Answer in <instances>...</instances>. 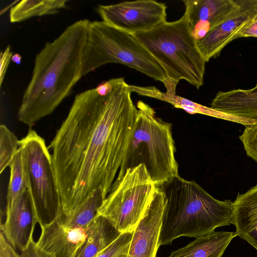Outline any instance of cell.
<instances>
[{"label": "cell", "instance_id": "8", "mask_svg": "<svg viewBox=\"0 0 257 257\" xmlns=\"http://www.w3.org/2000/svg\"><path fill=\"white\" fill-rule=\"evenodd\" d=\"M157 188L144 164L128 168L114 180L97 214L107 218L121 233L133 231Z\"/></svg>", "mask_w": 257, "mask_h": 257}, {"label": "cell", "instance_id": "23", "mask_svg": "<svg viewBox=\"0 0 257 257\" xmlns=\"http://www.w3.org/2000/svg\"><path fill=\"white\" fill-rule=\"evenodd\" d=\"M19 141L5 125L0 126V173L9 166L19 149Z\"/></svg>", "mask_w": 257, "mask_h": 257}, {"label": "cell", "instance_id": "27", "mask_svg": "<svg viewBox=\"0 0 257 257\" xmlns=\"http://www.w3.org/2000/svg\"><path fill=\"white\" fill-rule=\"evenodd\" d=\"M0 257H20V254L8 242L1 231L0 233Z\"/></svg>", "mask_w": 257, "mask_h": 257}, {"label": "cell", "instance_id": "17", "mask_svg": "<svg viewBox=\"0 0 257 257\" xmlns=\"http://www.w3.org/2000/svg\"><path fill=\"white\" fill-rule=\"evenodd\" d=\"M210 107L235 116L257 119V85L249 89L219 91Z\"/></svg>", "mask_w": 257, "mask_h": 257}, {"label": "cell", "instance_id": "20", "mask_svg": "<svg viewBox=\"0 0 257 257\" xmlns=\"http://www.w3.org/2000/svg\"><path fill=\"white\" fill-rule=\"evenodd\" d=\"M66 0H23L10 12L11 23H18L32 18L54 15L67 7Z\"/></svg>", "mask_w": 257, "mask_h": 257}, {"label": "cell", "instance_id": "16", "mask_svg": "<svg viewBox=\"0 0 257 257\" xmlns=\"http://www.w3.org/2000/svg\"><path fill=\"white\" fill-rule=\"evenodd\" d=\"M232 224L236 235L257 251V184L237 196L233 203Z\"/></svg>", "mask_w": 257, "mask_h": 257}, {"label": "cell", "instance_id": "11", "mask_svg": "<svg viewBox=\"0 0 257 257\" xmlns=\"http://www.w3.org/2000/svg\"><path fill=\"white\" fill-rule=\"evenodd\" d=\"M166 202L164 191L157 187L152 202L133 231L126 257H156Z\"/></svg>", "mask_w": 257, "mask_h": 257}, {"label": "cell", "instance_id": "28", "mask_svg": "<svg viewBox=\"0 0 257 257\" xmlns=\"http://www.w3.org/2000/svg\"><path fill=\"white\" fill-rule=\"evenodd\" d=\"M241 37L257 38V18L246 26L236 36V39Z\"/></svg>", "mask_w": 257, "mask_h": 257}, {"label": "cell", "instance_id": "10", "mask_svg": "<svg viewBox=\"0 0 257 257\" xmlns=\"http://www.w3.org/2000/svg\"><path fill=\"white\" fill-rule=\"evenodd\" d=\"M256 18L257 0H241L238 7L202 39L196 41L206 62L217 57L223 48L236 39L237 35Z\"/></svg>", "mask_w": 257, "mask_h": 257}, {"label": "cell", "instance_id": "18", "mask_svg": "<svg viewBox=\"0 0 257 257\" xmlns=\"http://www.w3.org/2000/svg\"><path fill=\"white\" fill-rule=\"evenodd\" d=\"M235 232L214 231L202 235L171 253L168 257H222Z\"/></svg>", "mask_w": 257, "mask_h": 257}, {"label": "cell", "instance_id": "30", "mask_svg": "<svg viewBox=\"0 0 257 257\" xmlns=\"http://www.w3.org/2000/svg\"><path fill=\"white\" fill-rule=\"evenodd\" d=\"M22 57L19 54H15L13 55L12 61L16 64H20L21 63Z\"/></svg>", "mask_w": 257, "mask_h": 257}, {"label": "cell", "instance_id": "14", "mask_svg": "<svg viewBox=\"0 0 257 257\" xmlns=\"http://www.w3.org/2000/svg\"><path fill=\"white\" fill-rule=\"evenodd\" d=\"M87 228H70L63 226L58 219L41 227L35 243L39 257H75L84 241Z\"/></svg>", "mask_w": 257, "mask_h": 257}, {"label": "cell", "instance_id": "9", "mask_svg": "<svg viewBox=\"0 0 257 257\" xmlns=\"http://www.w3.org/2000/svg\"><path fill=\"white\" fill-rule=\"evenodd\" d=\"M167 8L165 3L138 0L99 5L96 11L103 21L133 35L151 30L166 22Z\"/></svg>", "mask_w": 257, "mask_h": 257}, {"label": "cell", "instance_id": "15", "mask_svg": "<svg viewBox=\"0 0 257 257\" xmlns=\"http://www.w3.org/2000/svg\"><path fill=\"white\" fill-rule=\"evenodd\" d=\"M178 81L168 77L162 82L166 89L162 92L155 86H140L129 85L132 92H135L142 96L155 98L170 103L176 108H181L191 114H201L218 118L241 123L246 122L243 117L235 116L202 105L176 94V88Z\"/></svg>", "mask_w": 257, "mask_h": 257}, {"label": "cell", "instance_id": "21", "mask_svg": "<svg viewBox=\"0 0 257 257\" xmlns=\"http://www.w3.org/2000/svg\"><path fill=\"white\" fill-rule=\"evenodd\" d=\"M105 198L101 189H97L89 194L70 216L62 215L57 219L67 228H87L96 215Z\"/></svg>", "mask_w": 257, "mask_h": 257}, {"label": "cell", "instance_id": "5", "mask_svg": "<svg viewBox=\"0 0 257 257\" xmlns=\"http://www.w3.org/2000/svg\"><path fill=\"white\" fill-rule=\"evenodd\" d=\"M163 68L167 77L185 80L199 89L204 83L205 60L185 16L133 35Z\"/></svg>", "mask_w": 257, "mask_h": 257}, {"label": "cell", "instance_id": "6", "mask_svg": "<svg viewBox=\"0 0 257 257\" xmlns=\"http://www.w3.org/2000/svg\"><path fill=\"white\" fill-rule=\"evenodd\" d=\"M109 63H119L162 82L166 73L145 47L130 34L105 22H90L82 58V76Z\"/></svg>", "mask_w": 257, "mask_h": 257}, {"label": "cell", "instance_id": "19", "mask_svg": "<svg viewBox=\"0 0 257 257\" xmlns=\"http://www.w3.org/2000/svg\"><path fill=\"white\" fill-rule=\"evenodd\" d=\"M121 234L107 218L97 213L89 225L86 238L75 257H93L111 244Z\"/></svg>", "mask_w": 257, "mask_h": 257}, {"label": "cell", "instance_id": "29", "mask_svg": "<svg viewBox=\"0 0 257 257\" xmlns=\"http://www.w3.org/2000/svg\"><path fill=\"white\" fill-rule=\"evenodd\" d=\"M35 243L33 240L25 250L21 251L20 257H39L36 250Z\"/></svg>", "mask_w": 257, "mask_h": 257}, {"label": "cell", "instance_id": "3", "mask_svg": "<svg viewBox=\"0 0 257 257\" xmlns=\"http://www.w3.org/2000/svg\"><path fill=\"white\" fill-rule=\"evenodd\" d=\"M160 187L166 202L159 246L181 236L197 238L232 223L233 202L215 199L194 181L178 176Z\"/></svg>", "mask_w": 257, "mask_h": 257}, {"label": "cell", "instance_id": "1", "mask_svg": "<svg viewBox=\"0 0 257 257\" xmlns=\"http://www.w3.org/2000/svg\"><path fill=\"white\" fill-rule=\"evenodd\" d=\"M124 78L77 94L51 142L63 215L92 192L106 197L123 161L138 114Z\"/></svg>", "mask_w": 257, "mask_h": 257}, {"label": "cell", "instance_id": "7", "mask_svg": "<svg viewBox=\"0 0 257 257\" xmlns=\"http://www.w3.org/2000/svg\"><path fill=\"white\" fill-rule=\"evenodd\" d=\"M27 190L41 227L63 214L51 155L45 140L33 130L19 141Z\"/></svg>", "mask_w": 257, "mask_h": 257}, {"label": "cell", "instance_id": "24", "mask_svg": "<svg viewBox=\"0 0 257 257\" xmlns=\"http://www.w3.org/2000/svg\"><path fill=\"white\" fill-rule=\"evenodd\" d=\"M133 234V231L121 233L111 244L93 257H118L127 252Z\"/></svg>", "mask_w": 257, "mask_h": 257}, {"label": "cell", "instance_id": "31", "mask_svg": "<svg viewBox=\"0 0 257 257\" xmlns=\"http://www.w3.org/2000/svg\"><path fill=\"white\" fill-rule=\"evenodd\" d=\"M127 252L123 253L121 254V255H120L119 256H118V257H126Z\"/></svg>", "mask_w": 257, "mask_h": 257}, {"label": "cell", "instance_id": "4", "mask_svg": "<svg viewBox=\"0 0 257 257\" xmlns=\"http://www.w3.org/2000/svg\"><path fill=\"white\" fill-rule=\"evenodd\" d=\"M133 132L116 178L126 170L144 164L154 183L160 187L179 176L172 125L156 116L154 109L139 100Z\"/></svg>", "mask_w": 257, "mask_h": 257}, {"label": "cell", "instance_id": "2", "mask_svg": "<svg viewBox=\"0 0 257 257\" xmlns=\"http://www.w3.org/2000/svg\"><path fill=\"white\" fill-rule=\"evenodd\" d=\"M89 23L83 19L71 24L36 55L18 112L20 121L34 125L71 93L82 77V58Z\"/></svg>", "mask_w": 257, "mask_h": 257}, {"label": "cell", "instance_id": "25", "mask_svg": "<svg viewBox=\"0 0 257 257\" xmlns=\"http://www.w3.org/2000/svg\"><path fill=\"white\" fill-rule=\"evenodd\" d=\"M239 138L246 155L257 162V123L245 126Z\"/></svg>", "mask_w": 257, "mask_h": 257}, {"label": "cell", "instance_id": "13", "mask_svg": "<svg viewBox=\"0 0 257 257\" xmlns=\"http://www.w3.org/2000/svg\"><path fill=\"white\" fill-rule=\"evenodd\" d=\"M184 15L193 38L198 41L238 7L241 0H183Z\"/></svg>", "mask_w": 257, "mask_h": 257}, {"label": "cell", "instance_id": "12", "mask_svg": "<svg viewBox=\"0 0 257 257\" xmlns=\"http://www.w3.org/2000/svg\"><path fill=\"white\" fill-rule=\"evenodd\" d=\"M1 232L16 250H25L34 240L33 233L38 223L34 206L28 190L21 194L6 210Z\"/></svg>", "mask_w": 257, "mask_h": 257}, {"label": "cell", "instance_id": "22", "mask_svg": "<svg viewBox=\"0 0 257 257\" xmlns=\"http://www.w3.org/2000/svg\"><path fill=\"white\" fill-rule=\"evenodd\" d=\"M10 177L7 195L6 210L9 208L17 197L27 190L20 149L11 161L10 165Z\"/></svg>", "mask_w": 257, "mask_h": 257}, {"label": "cell", "instance_id": "26", "mask_svg": "<svg viewBox=\"0 0 257 257\" xmlns=\"http://www.w3.org/2000/svg\"><path fill=\"white\" fill-rule=\"evenodd\" d=\"M13 52L11 50L10 46H8L0 55V86L3 84L5 75L8 68L10 61L12 60Z\"/></svg>", "mask_w": 257, "mask_h": 257}]
</instances>
